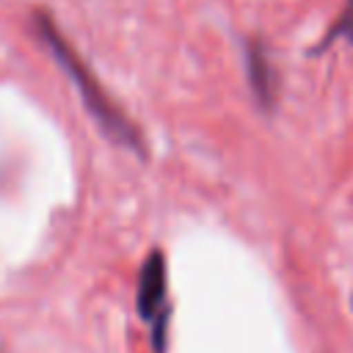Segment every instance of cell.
<instances>
[{"label": "cell", "instance_id": "6da1fadb", "mask_svg": "<svg viewBox=\"0 0 353 353\" xmlns=\"http://www.w3.org/2000/svg\"><path fill=\"white\" fill-rule=\"evenodd\" d=\"M36 30L41 36V41L50 47V52L55 55V61L63 66V72L72 77V83L77 85L80 97H83V105L85 110L94 116V121L102 127V132L116 141L119 146H127L132 149L135 154H146V146H143V138L138 132V127L121 113V108L102 91L99 80L94 77V72L77 58V52L72 50V44L58 33V28L52 25V19L47 14H36Z\"/></svg>", "mask_w": 353, "mask_h": 353}, {"label": "cell", "instance_id": "7a4b0ae2", "mask_svg": "<svg viewBox=\"0 0 353 353\" xmlns=\"http://www.w3.org/2000/svg\"><path fill=\"white\" fill-rule=\"evenodd\" d=\"M135 309L152 325L154 350L160 353L165 345V323L171 317V309L165 301V256H163V251H152L138 273Z\"/></svg>", "mask_w": 353, "mask_h": 353}, {"label": "cell", "instance_id": "3957f363", "mask_svg": "<svg viewBox=\"0 0 353 353\" xmlns=\"http://www.w3.org/2000/svg\"><path fill=\"white\" fill-rule=\"evenodd\" d=\"M248 74H251V85L256 91V97L262 102H270L273 97V80H270V66L265 61V52L259 47L248 50Z\"/></svg>", "mask_w": 353, "mask_h": 353}, {"label": "cell", "instance_id": "277c9868", "mask_svg": "<svg viewBox=\"0 0 353 353\" xmlns=\"http://www.w3.org/2000/svg\"><path fill=\"white\" fill-rule=\"evenodd\" d=\"M345 33L353 36V0L347 3V14H345Z\"/></svg>", "mask_w": 353, "mask_h": 353}]
</instances>
